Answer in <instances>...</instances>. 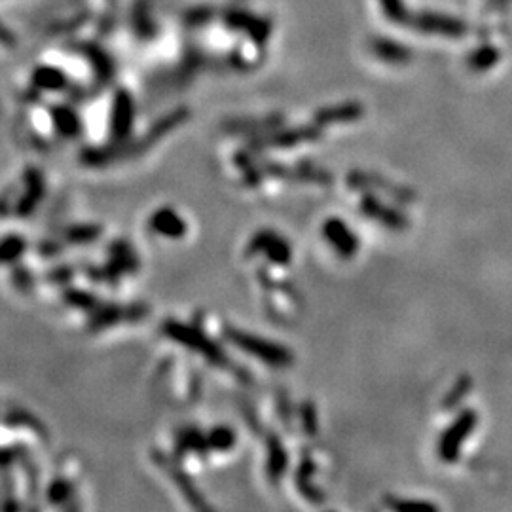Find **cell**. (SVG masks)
<instances>
[{
	"label": "cell",
	"mask_w": 512,
	"mask_h": 512,
	"mask_svg": "<svg viewBox=\"0 0 512 512\" xmlns=\"http://www.w3.org/2000/svg\"><path fill=\"white\" fill-rule=\"evenodd\" d=\"M190 220L183 209L175 205L154 207L147 217V236L152 243L160 247L184 245L190 238Z\"/></svg>",
	"instance_id": "6da1fadb"
},
{
	"label": "cell",
	"mask_w": 512,
	"mask_h": 512,
	"mask_svg": "<svg viewBox=\"0 0 512 512\" xmlns=\"http://www.w3.org/2000/svg\"><path fill=\"white\" fill-rule=\"evenodd\" d=\"M478 416L473 410H463L458 416V420L454 421L442 435L439 442V456L446 463H454L461 454V446L465 444V440L469 439V435L473 433L476 427Z\"/></svg>",
	"instance_id": "7a4b0ae2"
},
{
	"label": "cell",
	"mask_w": 512,
	"mask_h": 512,
	"mask_svg": "<svg viewBox=\"0 0 512 512\" xmlns=\"http://www.w3.org/2000/svg\"><path fill=\"white\" fill-rule=\"evenodd\" d=\"M323 236L327 239L334 253L340 258H353L359 251V239L348 224L342 219H329L323 226Z\"/></svg>",
	"instance_id": "3957f363"
},
{
	"label": "cell",
	"mask_w": 512,
	"mask_h": 512,
	"mask_svg": "<svg viewBox=\"0 0 512 512\" xmlns=\"http://www.w3.org/2000/svg\"><path fill=\"white\" fill-rule=\"evenodd\" d=\"M361 211L365 213L368 219L382 222V226H385V228H391V230H403V228H406V219H404L403 213L385 207L384 203L376 200L372 194H366L365 198H363Z\"/></svg>",
	"instance_id": "277c9868"
},
{
	"label": "cell",
	"mask_w": 512,
	"mask_h": 512,
	"mask_svg": "<svg viewBox=\"0 0 512 512\" xmlns=\"http://www.w3.org/2000/svg\"><path fill=\"white\" fill-rule=\"evenodd\" d=\"M361 114L357 107H342V109L323 110L319 116L321 122H344V120H355Z\"/></svg>",
	"instance_id": "5b68a950"
},
{
	"label": "cell",
	"mask_w": 512,
	"mask_h": 512,
	"mask_svg": "<svg viewBox=\"0 0 512 512\" xmlns=\"http://www.w3.org/2000/svg\"><path fill=\"white\" fill-rule=\"evenodd\" d=\"M387 505L395 511H435L437 507L427 503V501H387Z\"/></svg>",
	"instance_id": "8992f818"
}]
</instances>
